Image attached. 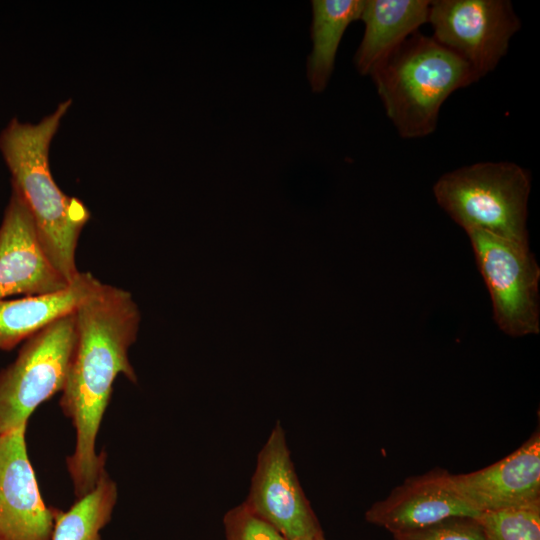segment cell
<instances>
[{"label": "cell", "mask_w": 540, "mask_h": 540, "mask_svg": "<svg viewBox=\"0 0 540 540\" xmlns=\"http://www.w3.org/2000/svg\"><path fill=\"white\" fill-rule=\"evenodd\" d=\"M76 342L60 406L76 432L67 468L76 498L90 492L105 470V454L95 450L97 434L119 374L133 383L128 350L135 342L140 311L132 294L103 284L75 311Z\"/></svg>", "instance_id": "1"}, {"label": "cell", "mask_w": 540, "mask_h": 540, "mask_svg": "<svg viewBox=\"0 0 540 540\" xmlns=\"http://www.w3.org/2000/svg\"><path fill=\"white\" fill-rule=\"evenodd\" d=\"M433 38L464 60L480 79L506 55L521 21L508 0L431 1Z\"/></svg>", "instance_id": "7"}, {"label": "cell", "mask_w": 540, "mask_h": 540, "mask_svg": "<svg viewBox=\"0 0 540 540\" xmlns=\"http://www.w3.org/2000/svg\"><path fill=\"white\" fill-rule=\"evenodd\" d=\"M26 428L0 434V540H51L53 532L55 508L40 495Z\"/></svg>", "instance_id": "9"}, {"label": "cell", "mask_w": 540, "mask_h": 540, "mask_svg": "<svg viewBox=\"0 0 540 540\" xmlns=\"http://www.w3.org/2000/svg\"><path fill=\"white\" fill-rule=\"evenodd\" d=\"M458 495L479 514L540 500V434L483 469L453 475Z\"/></svg>", "instance_id": "11"}, {"label": "cell", "mask_w": 540, "mask_h": 540, "mask_svg": "<svg viewBox=\"0 0 540 540\" xmlns=\"http://www.w3.org/2000/svg\"><path fill=\"white\" fill-rule=\"evenodd\" d=\"M392 535L394 540H484L477 518L461 516Z\"/></svg>", "instance_id": "18"}, {"label": "cell", "mask_w": 540, "mask_h": 540, "mask_svg": "<svg viewBox=\"0 0 540 540\" xmlns=\"http://www.w3.org/2000/svg\"><path fill=\"white\" fill-rule=\"evenodd\" d=\"M71 100L37 124L13 118L0 134V151L11 173V184L24 200L49 260L60 275L72 282L79 271L76 249L80 233L90 219L85 204L64 194L49 168V147Z\"/></svg>", "instance_id": "2"}, {"label": "cell", "mask_w": 540, "mask_h": 540, "mask_svg": "<svg viewBox=\"0 0 540 540\" xmlns=\"http://www.w3.org/2000/svg\"><path fill=\"white\" fill-rule=\"evenodd\" d=\"M477 520L484 540H540V500L484 512Z\"/></svg>", "instance_id": "17"}, {"label": "cell", "mask_w": 540, "mask_h": 540, "mask_svg": "<svg viewBox=\"0 0 540 540\" xmlns=\"http://www.w3.org/2000/svg\"><path fill=\"white\" fill-rule=\"evenodd\" d=\"M223 522L226 540H287L245 502L229 510Z\"/></svg>", "instance_id": "19"}, {"label": "cell", "mask_w": 540, "mask_h": 540, "mask_svg": "<svg viewBox=\"0 0 540 540\" xmlns=\"http://www.w3.org/2000/svg\"><path fill=\"white\" fill-rule=\"evenodd\" d=\"M429 0H364V35L354 56L362 75L371 73L428 22Z\"/></svg>", "instance_id": "14"}, {"label": "cell", "mask_w": 540, "mask_h": 540, "mask_svg": "<svg viewBox=\"0 0 540 540\" xmlns=\"http://www.w3.org/2000/svg\"><path fill=\"white\" fill-rule=\"evenodd\" d=\"M317 540H325L324 536H321L320 538H318Z\"/></svg>", "instance_id": "20"}, {"label": "cell", "mask_w": 540, "mask_h": 540, "mask_svg": "<svg viewBox=\"0 0 540 540\" xmlns=\"http://www.w3.org/2000/svg\"><path fill=\"white\" fill-rule=\"evenodd\" d=\"M101 285L89 272H79L55 292L0 300V350H10L58 319L74 313Z\"/></svg>", "instance_id": "13"}, {"label": "cell", "mask_w": 540, "mask_h": 540, "mask_svg": "<svg viewBox=\"0 0 540 540\" xmlns=\"http://www.w3.org/2000/svg\"><path fill=\"white\" fill-rule=\"evenodd\" d=\"M116 483L104 470L94 488L67 510L54 509L51 540H102L117 501Z\"/></svg>", "instance_id": "16"}, {"label": "cell", "mask_w": 540, "mask_h": 540, "mask_svg": "<svg viewBox=\"0 0 540 540\" xmlns=\"http://www.w3.org/2000/svg\"><path fill=\"white\" fill-rule=\"evenodd\" d=\"M387 117L405 139L436 129L440 109L456 90L479 80L459 56L416 32L370 75Z\"/></svg>", "instance_id": "3"}, {"label": "cell", "mask_w": 540, "mask_h": 540, "mask_svg": "<svg viewBox=\"0 0 540 540\" xmlns=\"http://www.w3.org/2000/svg\"><path fill=\"white\" fill-rule=\"evenodd\" d=\"M530 172L513 162H478L447 172L433 185L438 205L465 231L482 230L529 246Z\"/></svg>", "instance_id": "4"}, {"label": "cell", "mask_w": 540, "mask_h": 540, "mask_svg": "<svg viewBox=\"0 0 540 540\" xmlns=\"http://www.w3.org/2000/svg\"><path fill=\"white\" fill-rule=\"evenodd\" d=\"M465 232L489 291L497 326L512 337L538 334L540 268L529 246L482 230Z\"/></svg>", "instance_id": "6"}, {"label": "cell", "mask_w": 540, "mask_h": 540, "mask_svg": "<svg viewBox=\"0 0 540 540\" xmlns=\"http://www.w3.org/2000/svg\"><path fill=\"white\" fill-rule=\"evenodd\" d=\"M310 36L312 50L307 59V78L313 92L328 85L340 41L347 27L361 17L364 0H313Z\"/></svg>", "instance_id": "15"}, {"label": "cell", "mask_w": 540, "mask_h": 540, "mask_svg": "<svg viewBox=\"0 0 540 540\" xmlns=\"http://www.w3.org/2000/svg\"><path fill=\"white\" fill-rule=\"evenodd\" d=\"M75 342V312L26 339L0 371V434L27 425L40 404L62 392Z\"/></svg>", "instance_id": "5"}, {"label": "cell", "mask_w": 540, "mask_h": 540, "mask_svg": "<svg viewBox=\"0 0 540 540\" xmlns=\"http://www.w3.org/2000/svg\"><path fill=\"white\" fill-rule=\"evenodd\" d=\"M68 284L49 260L24 200L12 188L0 226V300L51 293Z\"/></svg>", "instance_id": "10"}, {"label": "cell", "mask_w": 540, "mask_h": 540, "mask_svg": "<svg viewBox=\"0 0 540 540\" xmlns=\"http://www.w3.org/2000/svg\"><path fill=\"white\" fill-rule=\"evenodd\" d=\"M479 515L458 495L450 473L433 470L406 479L368 509L366 520L394 534L424 528L450 517Z\"/></svg>", "instance_id": "12"}, {"label": "cell", "mask_w": 540, "mask_h": 540, "mask_svg": "<svg viewBox=\"0 0 540 540\" xmlns=\"http://www.w3.org/2000/svg\"><path fill=\"white\" fill-rule=\"evenodd\" d=\"M245 504L287 540H317L319 522L300 486L278 423L262 447Z\"/></svg>", "instance_id": "8"}]
</instances>
